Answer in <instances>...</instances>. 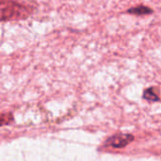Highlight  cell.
Instances as JSON below:
<instances>
[{"mask_svg": "<svg viewBox=\"0 0 161 161\" xmlns=\"http://www.w3.org/2000/svg\"><path fill=\"white\" fill-rule=\"evenodd\" d=\"M33 12L29 6L15 0H0V22L17 21L28 18Z\"/></svg>", "mask_w": 161, "mask_h": 161, "instance_id": "1", "label": "cell"}, {"mask_svg": "<svg viewBox=\"0 0 161 161\" xmlns=\"http://www.w3.org/2000/svg\"><path fill=\"white\" fill-rule=\"evenodd\" d=\"M133 141H134V136L133 135L120 133V134H116V135L111 136L110 138H108L105 142V146L120 149V148L125 147L126 145H128Z\"/></svg>", "mask_w": 161, "mask_h": 161, "instance_id": "2", "label": "cell"}, {"mask_svg": "<svg viewBox=\"0 0 161 161\" xmlns=\"http://www.w3.org/2000/svg\"><path fill=\"white\" fill-rule=\"evenodd\" d=\"M127 12L134 14V15H146V14H151L153 12V9L142 5V6H137V7L129 8Z\"/></svg>", "mask_w": 161, "mask_h": 161, "instance_id": "3", "label": "cell"}, {"mask_svg": "<svg viewBox=\"0 0 161 161\" xmlns=\"http://www.w3.org/2000/svg\"><path fill=\"white\" fill-rule=\"evenodd\" d=\"M143 98L149 102H158L159 101V96L158 95V93L155 91V88H153V87L144 91Z\"/></svg>", "mask_w": 161, "mask_h": 161, "instance_id": "4", "label": "cell"}, {"mask_svg": "<svg viewBox=\"0 0 161 161\" xmlns=\"http://www.w3.org/2000/svg\"><path fill=\"white\" fill-rule=\"evenodd\" d=\"M12 122H13V116L11 113H6L0 115V126L8 125Z\"/></svg>", "mask_w": 161, "mask_h": 161, "instance_id": "5", "label": "cell"}]
</instances>
